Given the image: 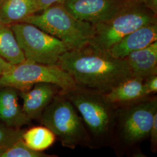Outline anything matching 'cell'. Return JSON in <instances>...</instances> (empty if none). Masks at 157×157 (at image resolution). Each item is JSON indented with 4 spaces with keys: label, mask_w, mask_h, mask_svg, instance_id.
<instances>
[{
    "label": "cell",
    "mask_w": 157,
    "mask_h": 157,
    "mask_svg": "<svg viewBox=\"0 0 157 157\" xmlns=\"http://www.w3.org/2000/svg\"><path fill=\"white\" fill-rule=\"evenodd\" d=\"M61 90L56 85L39 83L34 85L32 89L18 93L23 101V111L32 119H39L42 112L54 97Z\"/></svg>",
    "instance_id": "obj_10"
},
{
    "label": "cell",
    "mask_w": 157,
    "mask_h": 157,
    "mask_svg": "<svg viewBox=\"0 0 157 157\" xmlns=\"http://www.w3.org/2000/svg\"><path fill=\"white\" fill-rule=\"evenodd\" d=\"M0 120L17 129L31 122L19 103L17 90L11 87H0Z\"/></svg>",
    "instance_id": "obj_12"
},
{
    "label": "cell",
    "mask_w": 157,
    "mask_h": 157,
    "mask_svg": "<svg viewBox=\"0 0 157 157\" xmlns=\"http://www.w3.org/2000/svg\"><path fill=\"white\" fill-rule=\"evenodd\" d=\"M63 94L81 115L90 140V148L110 147L117 105L104 93L76 86Z\"/></svg>",
    "instance_id": "obj_3"
},
{
    "label": "cell",
    "mask_w": 157,
    "mask_h": 157,
    "mask_svg": "<svg viewBox=\"0 0 157 157\" xmlns=\"http://www.w3.org/2000/svg\"><path fill=\"white\" fill-rule=\"evenodd\" d=\"M48 83L67 91L76 87L72 77L57 65H45L25 61L13 65L0 77V87H11L17 91L30 90L34 85Z\"/></svg>",
    "instance_id": "obj_6"
},
{
    "label": "cell",
    "mask_w": 157,
    "mask_h": 157,
    "mask_svg": "<svg viewBox=\"0 0 157 157\" xmlns=\"http://www.w3.org/2000/svg\"><path fill=\"white\" fill-rule=\"evenodd\" d=\"M39 120L42 125L54 133L63 147L73 150L78 146L90 148V138L84 122L61 90L45 108Z\"/></svg>",
    "instance_id": "obj_4"
},
{
    "label": "cell",
    "mask_w": 157,
    "mask_h": 157,
    "mask_svg": "<svg viewBox=\"0 0 157 157\" xmlns=\"http://www.w3.org/2000/svg\"><path fill=\"white\" fill-rule=\"evenodd\" d=\"M0 56L13 65L26 61L10 25L0 24Z\"/></svg>",
    "instance_id": "obj_16"
},
{
    "label": "cell",
    "mask_w": 157,
    "mask_h": 157,
    "mask_svg": "<svg viewBox=\"0 0 157 157\" xmlns=\"http://www.w3.org/2000/svg\"><path fill=\"white\" fill-rule=\"evenodd\" d=\"M150 139V150L153 153L157 151V113L154 115L149 137Z\"/></svg>",
    "instance_id": "obj_20"
},
{
    "label": "cell",
    "mask_w": 157,
    "mask_h": 157,
    "mask_svg": "<svg viewBox=\"0 0 157 157\" xmlns=\"http://www.w3.org/2000/svg\"><path fill=\"white\" fill-rule=\"evenodd\" d=\"M156 41L157 22L151 23L128 34L108 51L115 58L124 59L131 52L144 48Z\"/></svg>",
    "instance_id": "obj_11"
},
{
    "label": "cell",
    "mask_w": 157,
    "mask_h": 157,
    "mask_svg": "<svg viewBox=\"0 0 157 157\" xmlns=\"http://www.w3.org/2000/svg\"><path fill=\"white\" fill-rule=\"evenodd\" d=\"M37 12L34 0H2L0 4V22L6 25L22 22Z\"/></svg>",
    "instance_id": "obj_15"
},
{
    "label": "cell",
    "mask_w": 157,
    "mask_h": 157,
    "mask_svg": "<svg viewBox=\"0 0 157 157\" xmlns=\"http://www.w3.org/2000/svg\"><path fill=\"white\" fill-rule=\"evenodd\" d=\"M26 60L56 65L69 48L63 42L33 25L16 23L10 25Z\"/></svg>",
    "instance_id": "obj_7"
},
{
    "label": "cell",
    "mask_w": 157,
    "mask_h": 157,
    "mask_svg": "<svg viewBox=\"0 0 157 157\" xmlns=\"http://www.w3.org/2000/svg\"><path fill=\"white\" fill-rule=\"evenodd\" d=\"M22 138L31 149L43 152L54 143L56 136L50 129L43 125L23 131Z\"/></svg>",
    "instance_id": "obj_17"
},
{
    "label": "cell",
    "mask_w": 157,
    "mask_h": 157,
    "mask_svg": "<svg viewBox=\"0 0 157 157\" xmlns=\"http://www.w3.org/2000/svg\"><path fill=\"white\" fill-rule=\"evenodd\" d=\"M105 95L116 105L132 102L149 96L144 89V78L137 76L126 79Z\"/></svg>",
    "instance_id": "obj_14"
},
{
    "label": "cell",
    "mask_w": 157,
    "mask_h": 157,
    "mask_svg": "<svg viewBox=\"0 0 157 157\" xmlns=\"http://www.w3.org/2000/svg\"><path fill=\"white\" fill-rule=\"evenodd\" d=\"M156 113L157 98L154 95L117 105L110 147L117 156L141 154L140 145L149 137Z\"/></svg>",
    "instance_id": "obj_2"
},
{
    "label": "cell",
    "mask_w": 157,
    "mask_h": 157,
    "mask_svg": "<svg viewBox=\"0 0 157 157\" xmlns=\"http://www.w3.org/2000/svg\"><path fill=\"white\" fill-rule=\"evenodd\" d=\"M149 8L154 14L157 13V0H140Z\"/></svg>",
    "instance_id": "obj_24"
},
{
    "label": "cell",
    "mask_w": 157,
    "mask_h": 157,
    "mask_svg": "<svg viewBox=\"0 0 157 157\" xmlns=\"http://www.w3.org/2000/svg\"><path fill=\"white\" fill-rule=\"evenodd\" d=\"M22 22L33 25L60 40L70 50L89 43L94 32L93 25L73 17L62 3L50 6L39 15H31Z\"/></svg>",
    "instance_id": "obj_5"
},
{
    "label": "cell",
    "mask_w": 157,
    "mask_h": 157,
    "mask_svg": "<svg viewBox=\"0 0 157 157\" xmlns=\"http://www.w3.org/2000/svg\"><path fill=\"white\" fill-rule=\"evenodd\" d=\"M133 76L146 78L157 75V41L125 58Z\"/></svg>",
    "instance_id": "obj_13"
},
{
    "label": "cell",
    "mask_w": 157,
    "mask_h": 157,
    "mask_svg": "<svg viewBox=\"0 0 157 157\" xmlns=\"http://www.w3.org/2000/svg\"><path fill=\"white\" fill-rule=\"evenodd\" d=\"M37 9V11H43L49 6L62 3L63 0H34Z\"/></svg>",
    "instance_id": "obj_22"
},
{
    "label": "cell",
    "mask_w": 157,
    "mask_h": 157,
    "mask_svg": "<svg viewBox=\"0 0 157 157\" xmlns=\"http://www.w3.org/2000/svg\"><path fill=\"white\" fill-rule=\"evenodd\" d=\"M56 157L50 155L43 152L36 151L29 148L22 138L19 139L6 151L0 154V157Z\"/></svg>",
    "instance_id": "obj_18"
},
{
    "label": "cell",
    "mask_w": 157,
    "mask_h": 157,
    "mask_svg": "<svg viewBox=\"0 0 157 157\" xmlns=\"http://www.w3.org/2000/svg\"><path fill=\"white\" fill-rule=\"evenodd\" d=\"M156 22L154 15L132 2L112 18L94 25V32L89 43L108 51L124 37L137 29Z\"/></svg>",
    "instance_id": "obj_8"
},
{
    "label": "cell",
    "mask_w": 157,
    "mask_h": 157,
    "mask_svg": "<svg viewBox=\"0 0 157 157\" xmlns=\"http://www.w3.org/2000/svg\"><path fill=\"white\" fill-rule=\"evenodd\" d=\"M56 65L70 74L76 86L104 94L133 76L125 58H115L89 43L65 52Z\"/></svg>",
    "instance_id": "obj_1"
},
{
    "label": "cell",
    "mask_w": 157,
    "mask_h": 157,
    "mask_svg": "<svg viewBox=\"0 0 157 157\" xmlns=\"http://www.w3.org/2000/svg\"><path fill=\"white\" fill-rule=\"evenodd\" d=\"M144 86L148 95H154L157 92V75L144 79Z\"/></svg>",
    "instance_id": "obj_21"
},
{
    "label": "cell",
    "mask_w": 157,
    "mask_h": 157,
    "mask_svg": "<svg viewBox=\"0 0 157 157\" xmlns=\"http://www.w3.org/2000/svg\"><path fill=\"white\" fill-rule=\"evenodd\" d=\"M130 0H63L62 4L73 17L95 25L123 11Z\"/></svg>",
    "instance_id": "obj_9"
},
{
    "label": "cell",
    "mask_w": 157,
    "mask_h": 157,
    "mask_svg": "<svg viewBox=\"0 0 157 157\" xmlns=\"http://www.w3.org/2000/svg\"><path fill=\"white\" fill-rule=\"evenodd\" d=\"M13 65L6 61L4 58L0 56V77L1 76L10 69Z\"/></svg>",
    "instance_id": "obj_23"
},
{
    "label": "cell",
    "mask_w": 157,
    "mask_h": 157,
    "mask_svg": "<svg viewBox=\"0 0 157 157\" xmlns=\"http://www.w3.org/2000/svg\"><path fill=\"white\" fill-rule=\"evenodd\" d=\"M23 130L7 126L0 124V154L13 144L22 139Z\"/></svg>",
    "instance_id": "obj_19"
},
{
    "label": "cell",
    "mask_w": 157,
    "mask_h": 157,
    "mask_svg": "<svg viewBox=\"0 0 157 157\" xmlns=\"http://www.w3.org/2000/svg\"><path fill=\"white\" fill-rule=\"evenodd\" d=\"M0 24H1V22H0Z\"/></svg>",
    "instance_id": "obj_25"
}]
</instances>
